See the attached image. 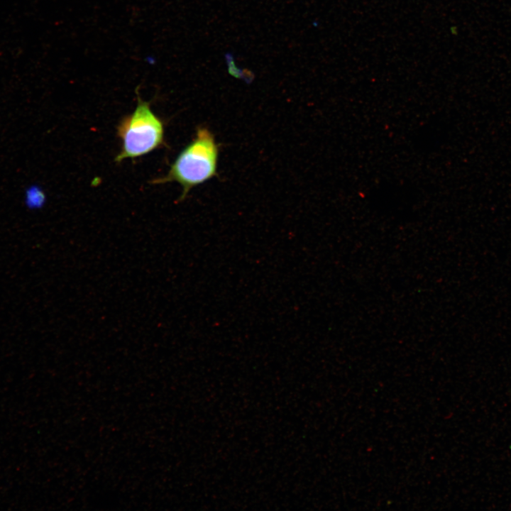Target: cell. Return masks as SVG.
Returning a JSON list of instances; mask_svg holds the SVG:
<instances>
[{
  "label": "cell",
  "mask_w": 511,
  "mask_h": 511,
  "mask_svg": "<svg viewBox=\"0 0 511 511\" xmlns=\"http://www.w3.org/2000/svg\"><path fill=\"white\" fill-rule=\"evenodd\" d=\"M254 77H255V75L251 70H250L247 68H244L241 70V78L243 79L246 83L251 82L253 81V79H254Z\"/></svg>",
  "instance_id": "5b68a950"
},
{
  "label": "cell",
  "mask_w": 511,
  "mask_h": 511,
  "mask_svg": "<svg viewBox=\"0 0 511 511\" xmlns=\"http://www.w3.org/2000/svg\"><path fill=\"white\" fill-rule=\"evenodd\" d=\"M219 145L214 134L199 126L192 141L179 153L167 173L153 180V184L177 182L185 199L190 189L217 175Z\"/></svg>",
  "instance_id": "6da1fadb"
},
{
  "label": "cell",
  "mask_w": 511,
  "mask_h": 511,
  "mask_svg": "<svg viewBox=\"0 0 511 511\" xmlns=\"http://www.w3.org/2000/svg\"><path fill=\"white\" fill-rule=\"evenodd\" d=\"M164 133L163 121L152 111L150 104L138 96L136 109L117 127L122 145L114 160L121 163L152 152L164 144Z\"/></svg>",
  "instance_id": "7a4b0ae2"
},
{
  "label": "cell",
  "mask_w": 511,
  "mask_h": 511,
  "mask_svg": "<svg viewBox=\"0 0 511 511\" xmlns=\"http://www.w3.org/2000/svg\"><path fill=\"white\" fill-rule=\"evenodd\" d=\"M225 60L228 66V72L229 73L236 77V78H241V70L236 67L235 62H234V57L233 55L230 53H227L224 55Z\"/></svg>",
  "instance_id": "277c9868"
},
{
  "label": "cell",
  "mask_w": 511,
  "mask_h": 511,
  "mask_svg": "<svg viewBox=\"0 0 511 511\" xmlns=\"http://www.w3.org/2000/svg\"><path fill=\"white\" fill-rule=\"evenodd\" d=\"M45 194L39 185L33 184L25 189L23 203L28 209H40L45 205Z\"/></svg>",
  "instance_id": "3957f363"
}]
</instances>
